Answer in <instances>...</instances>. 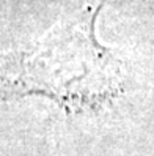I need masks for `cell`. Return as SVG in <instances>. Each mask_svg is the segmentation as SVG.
Returning a JSON list of instances; mask_svg holds the SVG:
<instances>
[{
  "mask_svg": "<svg viewBox=\"0 0 154 156\" xmlns=\"http://www.w3.org/2000/svg\"><path fill=\"white\" fill-rule=\"evenodd\" d=\"M91 16L55 32L30 51L10 55L3 73V98L46 95L68 112L94 109L118 95L121 63L93 36Z\"/></svg>",
  "mask_w": 154,
  "mask_h": 156,
  "instance_id": "obj_1",
  "label": "cell"
}]
</instances>
